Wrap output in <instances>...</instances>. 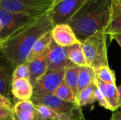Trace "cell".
Listing matches in <instances>:
<instances>
[{
    "mask_svg": "<svg viewBox=\"0 0 121 120\" xmlns=\"http://www.w3.org/2000/svg\"><path fill=\"white\" fill-rule=\"evenodd\" d=\"M35 18L36 17H31L0 8V20L2 23V29L0 32V42L6 39Z\"/></svg>",
    "mask_w": 121,
    "mask_h": 120,
    "instance_id": "8",
    "label": "cell"
},
{
    "mask_svg": "<svg viewBox=\"0 0 121 120\" xmlns=\"http://www.w3.org/2000/svg\"><path fill=\"white\" fill-rule=\"evenodd\" d=\"M52 42V35H51V31H50V32L47 33L46 34H45L43 36H42L36 42V43L33 46V49L31 50V51L28 57L26 62H28L33 59L38 57L39 56L42 55L43 54H44L47 51L48 47H50Z\"/></svg>",
    "mask_w": 121,
    "mask_h": 120,
    "instance_id": "16",
    "label": "cell"
},
{
    "mask_svg": "<svg viewBox=\"0 0 121 120\" xmlns=\"http://www.w3.org/2000/svg\"><path fill=\"white\" fill-rule=\"evenodd\" d=\"M88 0H55L48 11L54 25L67 23Z\"/></svg>",
    "mask_w": 121,
    "mask_h": 120,
    "instance_id": "6",
    "label": "cell"
},
{
    "mask_svg": "<svg viewBox=\"0 0 121 120\" xmlns=\"http://www.w3.org/2000/svg\"><path fill=\"white\" fill-rule=\"evenodd\" d=\"M54 23L48 12L38 16L0 42V50L15 69L26 62L36 42L52 30Z\"/></svg>",
    "mask_w": 121,
    "mask_h": 120,
    "instance_id": "1",
    "label": "cell"
},
{
    "mask_svg": "<svg viewBox=\"0 0 121 120\" xmlns=\"http://www.w3.org/2000/svg\"><path fill=\"white\" fill-rule=\"evenodd\" d=\"M1 29H2V23H1V20H0V32H1Z\"/></svg>",
    "mask_w": 121,
    "mask_h": 120,
    "instance_id": "33",
    "label": "cell"
},
{
    "mask_svg": "<svg viewBox=\"0 0 121 120\" xmlns=\"http://www.w3.org/2000/svg\"></svg>",
    "mask_w": 121,
    "mask_h": 120,
    "instance_id": "34",
    "label": "cell"
},
{
    "mask_svg": "<svg viewBox=\"0 0 121 120\" xmlns=\"http://www.w3.org/2000/svg\"><path fill=\"white\" fill-rule=\"evenodd\" d=\"M55 0H0V8L38 17L47 13Z\"/></svg>",
    "mask_w": 121,
    "mask_h": 120,
    "instance_id": "5",
    "label": "cell"
},
{
    "mask_svg": "<svg viewBox=\"0 0 121 120\" xmlns=\"http://www.w3.org/2000/svg\"><path fill=\"white\" fill-rule=\"evenodd\" d=\"M82 46L87 66L94 70L109 66L104 31H97L82 42Z\"/></svg>",
    "mask_w": 121,
    "mask_h": 120,
    "instance_id": "3",
    "label": "cell"
},
{
    "mask_svg": "<svg viewBox=\"0 0 121 120\" xmlns=\"http://www.w3.org/2000/svg\"><path fill=\"white\" fill-rule=\"evenodd\" d=\"M110 120H121V110L115 111Z\"/></svg>",
    "mask_w": 121,
    "mask_h": 120,
    "instance_id": "30",
    "label": "cell"
},
{
    "mask_svg": "<svg viewBox=\"0 0 121 120\" xmlns=\"http://www.w3.org/2000/svg\"><path fill=\"white\" fill-rule=\"evenodd\" d=\"M112 0H88L68 21L82 43L97 31H104L108 24Z\"/></svg>",
    "mask_w": 121,
    "mask_h": 120,
    "instance_id": "2",
    "label": "cell"
},
{
    "mask_svg": "<svg viewBox=\"0 0 121 120\" xmlns=\"http://www.w3.org/2000/svg\"><path fill=\"white\" fill-rule=\"evenodd\" d=\"M65 49L68 58L74 64L79 66H86V62L81 42L65 47Z\"/></svg>",
    "mask_w": 121,
    "mask_h": 120,
    "instance_id": "18",
    "label": "cell"
},
{
    "mask_svg": "<svg viewBox=\"0 0 121 120\" xmlns=\"http://www.w3.org/2000/svg\"><path fill=\"white\" fill-rule=\"evenodd\" d=\"M94 95H95V98H96V101H98V103H99V105L101 107H103L104 108H105L106 110H111L110 106L108 105V104L106 98H104V96L103 95V94L101 93V92L98 88L97 86H96V89L94 91Z\"/></svg>",
    "mask_w": 121,
    "mask_h": 120,
    "instance_id": "28",
    "label": "cell"
},
{
    "mask_svg": "<svg viewBox=\"0 0 121 120\" xmlns=\"http://www.w3.org/2000/svg\"><path fill=\"white\" fill-rule=\"evenodd\" d=\"M13 120V108L0 105V120Z\"/></svg>",
    "mask_w": 121,
    "mask_h": 120,
    "instance_id": "27",
    "label": "cell"
},
{
    "mask_svg": "<svg viewBox=\"0 0 121 120\" xmlns=\"http://www.w3.org/2000/svg\"><path fill=\"white\" fill-rule=\"evenodd\" d=\"M45 54L48 63V71L67 69L76 66L68 58L65 47L59 46L53 40Z\"/></svg>",
    "mask_w": 121,
    "mask_h": 120,
    "instance_id": "9",
    "label": "cell"
},
{
    "mask_svg": "<svg viewBox=\"0 0 121 120\" xmlns=\"http://www.w3.org/2000/svg\"><path fill=\"white\" fill-rule=\"evenodd\" d=\"M14 68L0 50V95L8 98L12 103L14 98L11 93Z\"/></svg>",
    "mask_w": 121,
    "mask_h": 120,
    "instance_id": "10",
    "label": "cell"
},
{
    "mask_svg": "<svg viewBox=\"0 0 121 120\" xmlns=\"http://www.w3.org/2000/svg\"><path fill=\"white\" fill-rule=\"evenodd\" d=\"M18 79H30V71L26 63L18 65L14 69L13 73V81Z\"/></svg>",
    "mask_w": 121,
    "mask_h": 120,
    "instance_id": "25",
    "label": "cell"
},
{
    "mask_svg": "<svg viewBox=\"0 0 121 120\" xmlns=\"http://www.w3.org/2000/svg\"><path fill=\"white\" fill-rule=\"evenodd\" d=\"M96 79L105 83H116L115 72L109 66L102 67L95 70Z\"/></svg>",
    "mask_w": 121,
    "mask_h": 120,
    "instance_id": "22",
    "label": "cell"
},
{
    "mask_svg": "<svg viewBox=\"0 0 121 120\" xmlns=\"http://www.w3.org/2000/svg\"><path fill=\"white\" fill-rule=\"evenodd\" d=\"M51 35L53 41L62 47H67L80 42L68 23L55 25L51 30Z\"/></svg>",
    "mask_w": 121,
    "mask_h": 120,
    "instance_id": "11",
    "label": "cell"
},
{
    "mask_svg": "<svg viewBox=\"0 0 121 120\" xmlns=\"http://www.w3.org/2000/svg\"><path fill=\"white\" fill-rule=\"evenodd\" d=\"M0 105L1 106H7L10 108H13V103L6 98L4 97L3 95H0Z\"/></svg>",
    "mask_w": 121,
    "mask_h": 120,
    "instance_id": "29",
    "label": "cell"
},
{
    "mask_svg": "<svg viewBox=\"0 0 121 120\" xmlns=\"http://www.w3.org/2000/svg\"><path fill=\"white\" fill-rule=\"evenodd\" d=\"M96 88V84L95 81V83H91L79 93L77 98V103L80 107L94 104L96 101L94 95V91Z\"/></svg>",
    "mask_w": 121,
    "mask_h": 120,
    "instance_id": "20",
    "label": "cell"
},
{
    "mask_svg": "<svg viewBox=\"0 0 121 120\" xmlns=\"http://www.w3.org/2000/svg\"><path fill=\"white\" fill-rule=\"evenodd\" d=\"M96 76L95 70L89 66H80V70L78 77V93H79L82 90L89 86L93 83H95Z\"/></svg>",
    "mask_w": 121,
    "mask_h": 120,
    "instance_id": "17",
    "label": "cell"
},
{
    "mask_svg": "<svg viewBox=\"0 0 121 120\" xmlns=\"http://www.w3.org/2000/svg\"><path fill=\"white\" fill-rule=\"evenodd\" d=\"M65 71L66 69L48 71L33 86V93L32 98L54 94L64 81Z\"/></svg>",
    "mask_w": 121,
    "mask_h": 120,
    "instance_id": "7",
    "label": "cell"
},
{
    "mask_svg": "<svg viewBox=\"0 0 121 120\" xmlns=\"http://www.w3.org/2000/svg\"><path fill=\"white\" fill-rule=\"evenodd\" d=\"M30 100L34 105H43L50 108L65 120H86L82 107L77 103L62 100L55 94L32 98Z\"/></svg>",
    "mask_w": 121,
    "mask_h": 120,
    "instance_id": "4",
    "label": "cell"
},
{
    "mask_svg": "<svg viewBox=\"0 0 121 120\" xmlns=\"http://www.w3.org/2000/svg\"><path fill=\"white\" fill-rule=\"evenodd\" d=\"M14 120H43L30 100L16 101L13 107Z\"/></svg>",
    "mask_w": 121,
    "mask_h": 120,
    "instance_id": "12",
    "label": "cell"
},
{
    "mask_svg": "<svg viewBox=\"0 0 121 120\" xmlns=\"http://www.w3.org/2000/svg\"><path fill=\"white\" fill-rule=\"evenodd\" d=\"M110 39H111V40H115L118 43V45L121 47V33H120V34H116V35L110 36Z\"/></svg>",
    "mask_w": 121,
    "mask_h": 120,
    "instance_id": "31",
    "label": "cell"
},
{
    "mask_svg": "<svg viewBox=\"0 0 121 120\" xmlns=\"http://www.w3.org/2000/svg\"><path fill=\"white\" fill-rule=\"evenodd\" d=\"M45 52L38 57L26 62L30 71L29 81L32 86H33L34 83L48 71V63Z\"/></svg>",
    "mask_w": 121,
    "mask_h": 120,
    "instance_id": "14",
    "label": "cell"
},
{
    "mask_svg": "<svg viewBox=\"0 0 121 120\" xmlns=\"http://www.w3.org/2000/svg\"><path fill=\"white\" fill-rule=\"evenodd\" d=\"M121 15V0H112L110 10V18L108 23Z\"/></svg>",
    "mask_w": 121,
    "mask_h": 120,
    "instance_id": "26",
    "label": "cell"
},
{
    "mask_svg": "<svg viewBox=\"0 0 121 120\" xmlns=\"http://www.w3.org/2000/svg\"><path fill=\"white\" fill-rule=\"evenodd\" d=\"M11 93L14 100L18 101L28 100L33 96V88L28 79H18L12 81Z\"/></svg>",
    "mask_w": 121,
    "mask_h": 120,
    "instance_id": "13",
    "label": "cell"
},
{
    "mask_svg": "<svg viewBox=\"0 0 121 120\" xmlns=\"http://www.w3.org/2000/svg\"><path fill=\"white\" fill-rule=\"evenodd\" d=\"M79 70H80V66H74L70 67L66 69L65 77H64L65 83L73 91L74 95L77 98V100L79 95L77 84H78V77H79Z\"/></svg>",
    "mask_w": 121,
    "mask_h": 120,
    "instance_id": "19",
    "label": "cell"
},
{
    "mask_svg": "<svg viewBox=\"0 0 121 120\" xmlns=\"http://www.w3.org/2000/svg\"><path fill=\"white\" fill-rule=\"evenodd\" d=\"M54 94L62 100L67 102L77 103V98L74 95L73 91L68 87V86L65 83L64 81L60 85Z\"/></svg>",
    "mask_w": 121,
    "mask_h": 120,
    "instance_id": "21",
    "label": "cell"
},
{
    "mask_svg": "<svg viewBox=\"0 0 121 120\" xmlns=\"http://www.w3.org/2000/svg\"><path fill=\"white\" fill-rule=\"evenodd\" d=\"M35 106L43 120H65L60 115L45 105H35Z\"/></svg>",
    "mask_w": 121,
    "mask_h": 120,
    "instance_id": "23",
    "label": "cell"
},
{
    "mask_svg": "<svg viewBox=\"0 0 121 120\" xmlns=\"http://www.w3.org/2000/svg\"><path fill=\"white\" fill-rule=\"evenodd\" d=\"M96 84L106 98L111 110L115 112L118 110V87L116 83H105L96 79Z\"/></svg>",
    "mask_w": 121,
    "mask_h": 120,
    "instance_id": "15",
    "label": "cell"
},
{
    "mask_svg": "<svg viewBox=\"0 0 121 120\" xmlns=\"http://www.w3.org/2000/svg\"><path fill=\"white\" fill-rule=\"evenodd\" d=\"M104 33L106 35H113L121 33V15L111 21L106 26Z\"/></svg>",
    "mask_w": 121,
    "mask_h": 120,
    "instance_id": "24",
    "label": "cell"
},
{
    "mask_svg": "<svg viewBox=\"0 0 121 120\" xmlns=\"http://www.w3.org/2000/svg\"><path fill=\"white\" fill-rule=\"evenodd\" d=\"M118 108L121 109V84L118 87Z\"/></svg>",
    "mask_w": 121,
    "mask_h": 120,
    "instance_id": "32",
    "label": "cell"
}]
</instances>
